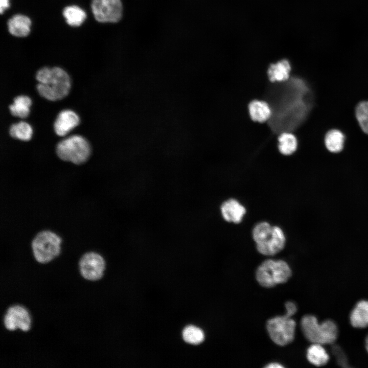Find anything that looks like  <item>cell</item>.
I'll return each mask as SVG.
<instances>
[{"label": "cell", "mask_w": 368, "mask_h": 368, "mask_svg": "<svg viewBox=\"0 0 368 368\" xmlns=\"http://www.w3.org/2000/svg\"><path fill=\"white\" fill-rule=\"evenodd\" d=\"M182 337L187 343L198 344L204 340V334L200 328L194 326H189L183 330Z\"/></svg>", "instance_id": "23"}, {"label": "cell", "mask_w": 368, "mask_h": 368, "mask_svg": "<svg viewBox=\"0 0 368 368\" xmlns=\"http://www.w3.org/2000/svg\"><path fill=\"white\" fill-rule=\"evenodd\" d=\"M62 14L66 23L74 27L81 26L85 21L87 16L85 11L77 5L65 7Z\"/></svg>", "instance_id": "17"}, {"label": "cell", "mask_w": 368, "mask_h": 368, "mask_svg": "<svg viewBox=\"0 0 368 368\" xmlns=\"http://www.w3.org/2000/svg\"><path fill=\"white\" fill-rule=\"evenodd\" d=\"M344 136L339 130L332 129L329 131L325 137V144L327 149L331 152L341 151L343 148Z\"/></svg>", "instance_id": "20"}, {"label": "cell", "mask_w": 368, "mask_h": 368, "mask_svg": "<svg viewBox=\"0 0 368 368\" xmlns=\"http://www.w3.org/2000/svg\"><path fill=\"white\" fill-rule=\"evenodd\" d=\"M31 105L30 98L27 96L21 95L15 97L13 100V103L9 107L12 116L24 119L29 114Z\"/></svg>", "instance_id": "18"}, {"label": "cell", "mask_w": 368, "mask_h": 368, "mask_svg": "<svg viewBox=\"0 0 368 368\" xmlns=\"http://www.w3.org/2000/svg\"><path fill=\"white\" fill-rule=\"evenodd\" d=\"M252 237L258 251L265 256L279 253L286 243V237L282 229L266 221L260 222L254 226Z\"/></svg>", "instance_id": "2"}, {"label": "cell", "mask_w": 368, "mask_h": 368, "mask_svg": "<svg viewBox=\"0 0 368 368\" xmlns=\"http://www.w3.org/2000/svg\"><path fill=\"white\" fill-rule=\"evenodd\" d=\"M291 274V269L285 261L268 259L258 268L256 279L261 286L271 287L286 282Z\"/></svg>", "instance_id": "6"}, {"label": "cell", "mask_w": 368, "mask_h": 368, "mask_svg": "<svg viewBox=\"0 0 368 368\" xmlns=\"http://www.w3.org/2000/svg\"><path fill=\"white\" fill-rule=\"evenodd\" d=\"M56 152L60 159L79 165L88 159L91 148L84 137L74 135L60 141L57 145Z\"/></svg>", "instance_id": "5"}, {"label": "cell", "mask_w": 368, "mask_h": 368, "mask_svg": "<svg viewBox=\"0 0 368 368\" xmlns=\"http://www.w3.org/2000/svg\"><path fill=\"white\" fill-rule=\"evenodd\" d=\"M290 70L289 62L283 59L271 64L268 68L267 74L271 82H282L289 79Z\"/></svg>", "instance_id": "15"}, {"label": "cell", "mask_w": 368, "mask_h": 368, "mask_svg": "<svg viewBox=\"0 0 368 368\" xmlns=\"http://www.w3.org/2000/svg\"><path fill=\"white\" fill-rule=\"evenodd\" d=\"M10 135L16 139L27 141L32 135V129L30 125L25 122L13 124L9 128Z\"/></svg>", "instance_id": "22"}, {"label": "cell", "mask_w": 368, "mask_h": 368, "mask_svg": "<svg viewBox=\"0 0 368 368\" xmlns=\"http://www.w3.org/2000/svg\"><path fill=\"white\" fill-rule=\"evenodd\" d=\"M91 9L95 19L101 23H116L122 18L121 0H91Z\"/></svg>", "instance_id": "8"}, {"label": "cell", "mask_w": 368, "mask_h": 368, "mask_svg": "<svg viewBox=\"0 0 368 368\" xmlns=\"http://www.w3.org/2000/svg\"><path fill=\"white\" fill-rule=\"evenodd\" d=\"M79 122V118L75 112L71 110H62L55 121L54 131L58 135L64 136L78 126Z\"/></svg>", "instance_id": "12"}, {"label": "cell", "mask_w": 368, "mask_h": 368, "mask_svg": "<svg viewBox=\"0 0 368 368\" xmlns=\"http://www.w3.org/2000/svg\"><path fill=\"white\" fill-rule=\"evenodd\" d=\"M278 148L283 155H290L293 153L297 147V141L292 133L284 132L278 137Z\"/></svg>", "instance_id": "21"}, {"label": "cell", "mask_w": 368, "mask_h": 368, "mask_svg": "<svg viewBox=\"0 0 368 368\" xmlns=\"http://www.w3.org/2000/svg\"><path fill=\"white\" fill-rule=\"evenodd\" d=\"M82 276L89 281L100 279L105 268V262L102 256L95 251H88L82 255L79 262Z\"/></svg>", "instance_id": "9"}, {"label": "cell", "mask_w": 368, "mask_h": 368, "mask_svg": "<svg viewBox=\"0 0 368 368\" xmlns=\"http://www.w3.org/2000/svg\"><path fill=\"white\" fill-rule=\"evenodd\" d=\"M32 21L27 16L17 14L12 16L7 22L9 32L17 37L27 36L31 32Z\"/></svg>", "instance_id": "13"}, {"label": "cell", "mask_w": 368, "mask_h": 368, "mask_svg": "<svg viewBox=\"0 0 368 368\" xmlns=\"http://www.w3.org/2000/svg\"><path fill=\"white\" fill-rule=\"evenodd\" d=\"M62 239L48 229L38 232L33 238L31 247L35 259L41 264L47 263L59 256Z\"/></svg>", "instance_id": "4"}, {"label": "cell", "mask_w": 368, "mask_h": 368, "mask_svg": "<svg viewBox=\"0 0 368 368\" xmlns=\"http://www.w3.org/2000/svg\"><path fill=\"white\" fill-rule=\"evenodd\" d=\"M295 326V321L286 314L270 319L266 325L272 340L281 346L287 345L293 341Z\"/></svg>", "instance_id": "7"}, {"label": "cell", "mask_w": 368, "mask_h": 368, "mask_svg": "<svg viewBox=\"0 0 368 368\" xmlns=\"http://www.w3.org/2000/svg\"><path fill=\"white\" fill-rule=\"evenodd\" d=\"M266 367H268V368H275V367L280 368V367H283V366L282 365H281L280 364L278 363H271L269 364Z\"/></svg>", "instance_id": "28"}, {"label": "cell", "mask_w": 368, "mask_h": 368, "mask_svg": "<svg viewBox=\"0 0 368 368\" xmlns=\"http://www.w3.org/2000/svg\"><path fill=\"white\" fill-rule=\"evenodd\" d=\"M332 352L336 356L338 364L342 367H348V360L346 355L340 347L334 346L333 347Z\"/></svg>", "instance_id": "25"}, {"label": "cell", "mask_w": 368, "mask_h": 368, "mask_svg": "<svg viewBox=\"0 0 368 368\" xmlns=\"http://www.w3.org/2000/svg\"><path fill=\"white\" fill-rule=\"evenodd\" d=\"M356 117L362 131L368 134V101L358 104L356 108Z\"/></svg>", "instance_id": "24"}, {"label": "cell", "mask_w": 368, "mask_h": 368, "mask_svg": "<svg viewBox=\"0 0 368 368\" xmlns=\"http://www.w3.org/2000/svg\"><path fill=\"white\" fill-rule=\"evenodd\" d=\"M9 7V0H0V12L1 14H3Z\"/></svg>", "instance_id": "27"}, {"label": "cell", "mask_w": 368, "mask_h": 368, "mask_svg": "<svg viewBox=\"0 0 368 368\" xmlns=\"http://www.w3.org/2000/svg\"><path fill=\"white\" fill-rule=\"evenodd\" d=\"M307 358L312 364L320 366L327 363L329 356L322 344L313 343L307 350Z\"/></svg>", "instance_id": "19"}, {"label": "cell", "mask_w": 368, "mask_h": 368, "mask_svg": "<svg viewBox=\"0 0 368 368\" xmlns=\"http://www.w3.org/2000/svg\"><path fill=\"white\" fill-rule=\"evenodd\" d=\"M248 110L251 119L260 123L266 121L271 116L270 106L263 101H252L249 104Z\"/></svg>", "instance_id": "16"}, {"label": "cell", "mask_w": 368, "mask_h": 368, "mask_svg": "<svg viewBox=\"0 0 368 368\" xmlns=\"http://www.w3.org/2000/svg\"><path fill=\"white\" fill-rule=\"evenodd\" d=\"M365 348L367 352H368V335H367L365 339Z\"/></svg>", "instance_id": "29"}, {"label": "cell", "mask_w": 368, "mask_h": 368, "mask_svg": "<svg viewBox=\"0 0 368 368\" xmlns=\"http://www.w3.org/2000/svg\"><path fill=\"white\" fill-rule=\"evenodd\" d=\"M221 213L223 219L228 222L240 223L246 214L245 208L237 199L229 198L221 205Z\"/></svg>", "instance_id": "11"}, {"label": "cell", "mask_w": 368, "mask_h": 368, "mask_svg": "<svg viewBox=\"0 0 368 368\" xmlns=\"http://www.w3.org/2000/svg\"><path fill=\"white\" fill-rule=\"evenodd\" d=\"M350 320L353 327L364 328L368 326V301H361L351 312Z\"/></svg>", "instance_id": "14"}, {"label": "cell", "mask_w": 368, "mask_h": 368, "mask_svg": "<svg viewBox=\"0 0 368 368\" xmlns=\"http://www.w3.org/2000/svg\"><path fill=\"white\" fill-rule=\"evenodd\" d=\"M286 309V314L290 316H292L295 313L297 310L296 306L294 303L291 302H288L285 304Z\"/></svg>", "instance_id": "26"}, {"label": "cell", "mask_w": 368, "mask_h": 368, "mask_svg": "<svg viewBox=\"0 0 368 368\" xmlns=\"http://www.w3.org/2000/svg\"><path fill=\"white\" fill-rule=\"evenodd\" d=\"M301 327L306 338L312 343L332 344L337 337V327L331 320L319 324L315 316L308 315L302 318Z\"/></svg>", "instance_id": "3"}, {"label": "cell", "mask_w": 368, "mask_h": 368, "mask_svg": "<svg viewBox=\"0 0 368 368\" xmlns=\"http://www.w3.org/2000/svg\"><path fill=\"white\" fill-rule=\"evenodd\" d=\"M31 317L26 309L20 305L9 307L4 316V323L5 328L10 331L19 329L27 331L31 326Z\"/></svg>", "instance_id": "10"}, {"label": "cell", "mask_w": 368, "mask_h": 368, "mask_svg": "<svg viewBox=\"0 0 368 368\" xmlns=\"http://www.w3.org/2000/svg\"><path fill=\"white\" fill-rule=\"evenodd\" d=\"M36 79L38 82V93L48 100H61L69 93L71 79L68 74L61 67H42L37 72Z\"/></svg>", "instance_id": "1"}]
</instances>
